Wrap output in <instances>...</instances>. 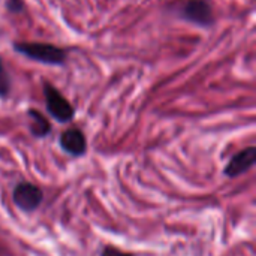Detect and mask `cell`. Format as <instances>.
I'll return each instance as SVG.
<instances>
[{
	"instance_id": "1",
	"label": "cell",
	"mask_w": 256,
	"mask_h": 256,
	"mask_svg": "<svg viewBox=\"0 0 256 256\" xmlns=\"http://www.w3.org/2000/svg\"><path fill=\"white\" fill-rule=\"evenodd\" d=\"M15 51L20 54L45 63V64H63L66 54L62 48L51 45V44H42V42H18L14 45Z\"/></svg>"
},
{
	"instance_id": "2",
	"label": "cell",
	"mask_w": 256,
	"mask_h": 256,
	"mask_svg": "<svg viewBox=\"0 0 256 256\" xmlns=\"http://www.w3.org/2000/svg\"><path fill=\"white\" fill-rule=\"evenodd\" d=\"M44 94H45L46 111L57 123L64 124L72 122L75 116V108L52 84L48 82L44 84Z\"/></svg>"
},
{
	"instance_id": "3",
	"label": "cell",
	"mask_w": 256,
	"mask_h": 256,
	"mask_svg": "<svg viewBox=\"0 0 256 256\" xmlns=\"http://www.w3.org/2000/svg\"><path fill=\"white\" fill-rule=\"evenodd\" d=\"M44 201V192L32 182H20L12 189V202L22 213L36 212Z\"/></svg>"
},
{
	"instance_id": "4",
	"label": "cell",
	"mask_w": 256,
	"mask_h": 256,
	"mask_svg": "<svg viewBox=\"0 0 256 256\" xmlns=\"http://www.w3.org/2000/svg\"><path fill=\"white\" fill-rule=\"evenodd\" d=\"M256 164V147L250 146L236 153L224 168V176L228 178H237L250 171Z\"/></svg>"
},
{
	"instance_id": "5",
	"label": "cell",
	"mask_w": 256,
	"mask_h": 256,
	"mask_svg": "<svg viewBox=\"0 0 256 256\" xmlns=\"http://www.w3.org/2000/svg\"><path fill=\"white\" fill-rule=\"evenodd\" d=\"M60 148L70 158H82L87 153L88 144L84 132L78 128H69L58 136Z\"/></svg>"
},
{
	"instance_id": "6",
	"label": "cell",
	"mask_w": 256,
	"mask_h": 256,
	"mask_svg": "<svg viewBox=\"0 0 256 256\" xmlns=\"http://www.w3.org/2000/svg\"><path fill=\"white\" fill-rule=\"evenodd\" d=\"M182 16L200 26H210L213 22V12L206 0H189L182 8Z\"/></svg>"
},
{
	"instance_id": "7",
	"label": "cell",
	"mask_w": 256,
	"mask_h": 256,
	"mask_svg": "<svg viewBox=\"0 0 256 256\" xmlns=\"http://www.w3.org/2000/svg\"><path fill=\"white\" fill-rule=\"evenodd\" d=\"M27 117L30 118L28 130H30V134H32L34 138H38V140L46 138V136L51 134V124H50L48 118H46L44 114H40L38 110L30 108V110L27 111Z\"/></svg>"
},
{
	"instance_id": "8",
	"label": "cell",
	"mask_w": 256,
	"mask_h": 256,
	"mask_svg": "<svg viewBox=\"0 0 256 256\" xmlns=\"http://www.w3.org/2000/svg\"><path fill=\"white\" fill-rule=\"evenodd\" d=\"M10 76L0 60V99H6L10 92Z\"/></svg>"
},
{
	"instance_id": "9",
	"label": "cell",
	"mask_w": 256,
	"mask_h": 256,
	"mask_svg": "<svg viewBox=\"0 0 256 256\" xmlns=\"http://www.w3.org/2000/svg\"><path fill=\"white\" fill-rule=\"evenodd\" d=\"M99 256H136L132 252H124L116 246H111V244H105L102 249H100V254Z\"/></svg>"
},
{
	"instance_id": "10",
	"label": "cell",
	"mask_w": 256,
	"mask_h": 256,
	"mask_svg": "<svg viewBox=\"0 0 256 256\" xmlns=\"http://www.w3.org/2000/svg\"><path fill=\"white\" fill-rule=\"evenodd\" d=\"M6 6L10 12H20L22 9V2L21 0H8Z\"/></svg>"
}]
</instances>
